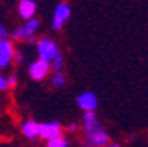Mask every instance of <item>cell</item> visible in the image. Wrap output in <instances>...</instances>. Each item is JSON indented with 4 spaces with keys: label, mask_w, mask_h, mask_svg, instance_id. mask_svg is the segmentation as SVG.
<instances>
[{
    "label": "cell",
    "mask_w": 148,
    "mask_h": 147,
    "mask_svg": "<svg viewBox=\"0 0 148 147\" xmlns=\"http://www.w3.org/2000/svg\"><path fill=\"white\" fill-rule=\"evenodd\" d=\"M37 50H38V56H40V60H44L47 63L53 60V57L59 53L57 50V44L51 38H41L37 44Z\"/></svg>",
    "instance_id": "7a4b0ae2"
},
{
    "label": "cell",
    "mask_w": 148,
    "mask_h": 147,
    "mask_svg": "<svg viewBox=\"0 0 148 147\" xmlns=\"http://www.w3.org/2000/svg\"><path fill=\"white\" fill-rule=\"evenodd\" d=\"M76 103L84 112H94L97 109V97L91 91H85L81 96H78Z\"/></svg>",
    "instance_id": "8992f818"
},
{
    "label": "cell",
    "mask_w": 148,
    "mask_h": 147,
    "mask_svg": "<svg viewBox=\"0 0 148 147\" xmlns=\"http://www.w3.org/2000/svg\"><path fill=\"white\" fill-rule=\"evenodd\" d=\"M13 60L16 62V63H21V62L24 60L22 52H21V50H15V52H13Z\"/></svg>",
    "instance_id": "2e32d148"
},
{
    "label": "cell",
    "mask_w": 148,
    "mask_h": 147,
    "mask_svg": "<svg viewBox=\"0 0 148 147\" xmlns=\"http://www.w3.org/2000/svg\"><path fill=\"white\" fill-rule=\"evenodd\" d=\"M27 27H28V30L29 31H32V32H35L37 30H38V27H40V22H38V19H35V18H32V19H29V21H27V24H25Z\"/></svg>",
    "instance_id": "5bb4252c"
},
{
    "label": "cell",
    "mask_w": 148,
    "mask_h": 147,
    "mask_svg": "<svg viewBox=\"0 0 148 147\" xmlns=\"http://www.w3.org/2000/svg\"><path fill=\"white\" fill-rule=\"evenodd\" d=\"M8 35V30H6V27H3V25H0V38H5Z\"/></svg>",
    "instance_id": "ac0fdd59"
},
{
    "label": "cell",
    "mask_w": 148,
    "mask_h": 147,
    "mask_svg": "<svg viewBox=\"0 0 148 147\" xmlns=\"http://www.w3.org/2000/svg\"><path fill=\"white\" fill-rule=\"evenodd\" d=\"M66 146H68V141L63 138L62 135L47 141V147H66Z\"/></svg>",
    "instance_id": "4fadbf2b"
},
{
    "label": "cell",
    "mask_w": 148,
    "mask_h": 147,
    "mask_svg": "<svg viewBox=\"0 0 148 147\" xmlns=\"http://www.w3.org/2000/svg\"><path fill=\"white\" fill-rule=\"evenodd\" d=\"M28 43H31V44H34V43H35V37H31V38L28 40Z\"/></svg>",
    "instance_id": "ffe728a7"
},
{
    "label": "cell",
    "mask_w": 148,
    "mask_h": 147,
    "mask_svg": "<svg viewBox=\"0 0 148 147\" xmlns=\"http://www.w3.org/2000/svg\"><path fill=\"white\" fill-rule=\"evenodd\" d=\"M35 2L32 0H21L19 5H18V12H19V16L22 19H32L34 18V13H35Z\"/></svg>",
    "instance_id": "ba28073f"
},
{
    "label": "cell",
    "mask_w": 148,
    "mask_h": 147,
    "mask_svg": "<svg viewBox=\"0 0 148 147\" xmlns=\"http://www.w3.org/2000/svg\"><path fill=\"white\" fill-rule=\"evenodd\" d=\"M8 88V86H6V78L5 77H0V91H3V90H6Z\"/></svg>",
    "instance_id": "e0dca14e"
},
{
    "label": "cell",
    "mask_w": 148,
    "mask_h": 147,
    "mask_svg": "<svg viewBox=\"0 0 148 147\" xmlns=\"http://www.w3.org/2000/svg\"><path fill=\"white\" fill-rule=\"evenodd\" d=\"M16 84H18V79H16L15 75H10V77L6 78V86H8V88H15Z\"/></svg>",
    "instance_id": "9a60e30c"
},
{
    "label": "cell",
    "mask_w": 148,
    "mask_h": 147,
    "mask_svg": "<svg viewBox=\"0 0 148 147\" xmlns=\"http://www.w3.org/2000/svg\"><path fill=\"white\" fill-rule=\"evenodd\" d=\"M71 16V8L68 3L62 2L56 6L54 9V16H53V30H60L65 24V21H68V18Z\"/></svg>",
    "instance_id": "277c9868"
},
{
    "label": "cell",
    "mask_w": 148,
    "mask_h": 147,
    "mask_svg": "<svg viewBox=\"0 0 148 147\" xmlns=\"http://www.w3.org/2000/svg\"><path fill=\"white\" fill-rule=\"evenodd\" d=\"M0 43H2V38H0Z\"/></svg>",
    "instance_id": "7402d4cb"
},
{
    "label": "cell",
    "mask_w": 148,
    "mask_h": 147,
    "mask_svg": "<svg viewBox=\"0 0 148 147\" xmlns=\"http://www.w3.org/2000/svg\"><path fill=\"white\" fill-rule=\"evenodd\" d=\"M65 82H66V77L62 72H57L51 77V86L53 87H62V86H65Z\"/></svg>",
    "instance_id": "7c38bea8"
},
{
    "label": "cell",
    "mask_w": 148,
    "mask_h": 147,
    "mask_svg": "<svg viewBox=\"0 0 148 147\" xmlns=\"http://www.w3.org/2000/svg\"><path fill=\"white\" fill-rule=\"evenodd\" d=\"M60 133H62L60 124L56 122V121H54V122L38 124V135H40L41 138H46L47 141L60 137Z\"/></svg>",
    "instance_id": "3957f363"
},
{
    "label": "cell",
    "mask_w": 148,
    "mask_h": 147,
    "mask_svg": "<svg viewBox=\"0 0 148 147\" xmlns=\"http://www.w3.org/2000/svg\"><path fill=\"white\" fill-rule=\"evenodd\" d=\"M22 133H24V135L27 138H31V140L38 137V124L35 121H32V119L25 121L24 125H22Z\"/></svg>",
    "instance_id": "9c48e42d"
},
{
    "label": "cell",
    "mask_w": 148,
    "mask_h": 147,
    "mask_svg": "<svg viewBox=\"0 0 148 147\" xmlns=\"http://www.w3.org/2000/svg\"><path fill=\"white\" fill-rule=\"evenodd\" d=\"M106 147H120V146H119V144H114V143H113V144H107Z\"/></svg>",
    "instance_id": "44dd1931"
},
{
    "label": "cell",
    "mask_w": 148,
    "mask_h": 147,
    "mask_svg": "<svg viewBox=\"0 0 148 147\" xmlns=\"http://www.w3.org/2000/svg\"><path fill=\"white\" fill-rule=\"evenodd\" d=\"M76 128H78V125H76V124H71L68 130H69V133H73V131H75Z\"/></svg>",
    "instance_id": "d6986e66"
},
{
    "label": "cell",
    "mask_w": 148,
    "mask_h": 147,
    "mask_svg": "<svg viewBox=\"0 0 148 147\" xmlns=\"http://www.w3.org/2000/svg\"><path fill=\"white\" fill-rule=\"evenodd\" d=\"M31 37H34V32L29 31L27 25H21L13 31V40L18 41H28Z\"/></svg>",
    "instance_id": "30bf717a"
},
{
    "label": "cell",
    "mask_w": 148,
    "mask_h": 147,
    "mask_svg": "<svg viewBox=\"0 0 148 147\" xmlns=\"http://www.w3.org/2000/svg\"><path fill=\"white\" fill-rule=\"evenodd\" d=\"M50 68L54 71V74H57V72L62 71V68H63V56H62L60 53H57V55L53 57V60H51V66H50Z\"/></svg>",
    "instance_id": "8fae6325"
},
{
    "label": "cell",
    "mask_w": 148,
    "mask_h": 147,
    "mask_svg": "<svg viewBox=\"0 0 148 147\" xmlns=\"http://www.w3.org/2000/svg\"><path fill=\"white\" fill-rule=\"evenodd\" d=\"M85 146L88 147H106L109 144V135L101 127V124L94 112H85L82 118Z\"/></svg>",
    "instance_id": "6da1fadb"
},
{
    "label": "cell",
    "mask_w": 148,
    "mask_h": 147,
    "mask_svg": "<svg viewBox=\"0 0 148 147\" xmlns=\"http://www.w3.org/2000/svg\"><path fill=\"white\" fill-rule=\"evenodd\" d=\"M49 71H50V63H47V62L38 59V60L32 62V63L29 65L28 74H29V77L34 81H41V79H44L47 77Z\"/></svg>",
    "instance_id": "5b68a950"
},
{
    "label": "cell",
    "mask_w": 148,
    "mask_h": 147,
    "mask_svg": "<svg viewBox=\"0 0 148 147\" xmlns=\"http://www.w3.org/2000/svg\"><path fill=\"white\" fill-rule=\"evenodd\" d=\"M13 44L9 40H2L0 43V68H6L13 59Z\"/></svg>",
    "instance_id": "52a82bcc"
}]
</instances>
